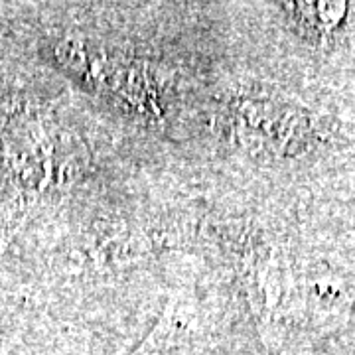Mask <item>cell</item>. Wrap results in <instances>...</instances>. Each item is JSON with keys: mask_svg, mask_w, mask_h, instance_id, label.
I'll return each mask as SVG.
<instances>
[{"mask_svg": "<svg viewBox=\"0 0 355 355\" xmlns=\"http://www.w3.org/2000/svg\"><path fill=\"white\" fill-rule=\"evenodd\" d=\"M284 6L296 30L318 46L328 44L347 14L345 2H288Z\"/></svg>", "mask_w": 355, "mask_h": 355, "instance_id": "2", "label": "cell"}, {"mask_svg": "<svg viewBox=\"0 0 355 355\" xmlns=\"http://www.w3.org/2000/svg\"><path fill=\"white\" fill-rule=\"evenodd\" d=\"M237 137L261 153L288 156L308 148L316 139L314 116L288 101L243 99L233 105Z\"/></svg>", "mask_w": 355, "mask_h": 355, "instance_id": "1", "label": "cell"}]
</instances>
